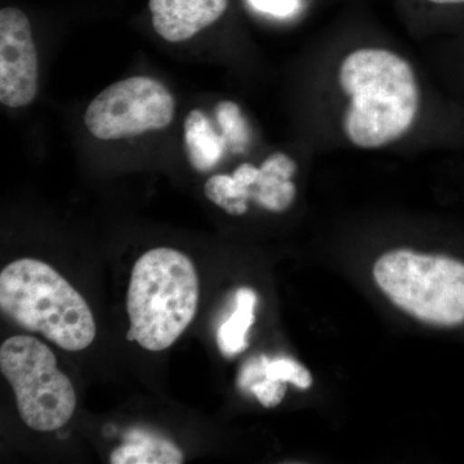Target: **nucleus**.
Wrapping results in <instances>:
<instances>
[{
    "label": "nucleus",
    "instance_id": "obj_1",
    "mask_svg": "<svg viewBox=\"0 0 464 464\" xmlns=\"http://www.w3.org/2000/svg\"><path fill=\"white\" fill-rule=\"evenodd\" d=\"M338 79L350 100L343 132L353 145L380 149L411 130L420 92L405 58L382 48H362L342 61Z\"/></svg>",
    "mask_w": 464,
    "mask_h": 464
},
{
    "label": "nucleus",
    "instance_id": "obj_2",
    "mask_svg": "<svg viewBox=\"0 0 464 464\" xmlns=\"http://www.w3.org/2000/svg\"><path fill=\"white\" fill-rule=\"evenodd\" d=\"M0 308L21 328L41 333L63 350H85L96 338V322L83 295L38 259H17L3 268Z\"/></svg>",
    "mask_w": 464,
    "mask_h": 464
},
{
    "label": "nucleus",
    "instance_id": "obj_3",
    "mask_svg": "<svg viewBox=\"0 0 464 464\" xmlns=\"http://www.w3.org/2000/svg\"><path fill=\"white\" fill-rule=\"evenodd\" d=\"M199 277L185 253L149 250L136 262L127 295V340L148 351L166 350L197 315Z\"/></svg>",
    "mask_w": 464,
    "mask_h": 464
},
{
    "label": "nucleus",
    "instance_id": "obj_4",
    "mask_svg": "<svg viewBox=\"0 0 464 464\" xmlns=\"http://www.w3.org/2000/svg\"><path fill=\"white\" fill-rule=\"evenodd\" d=\"M378 289L406 315L429 325L464 324V262L444 255L400 248L373 266Z\"/></svg>",
    "mask_w": 464,
    "mask_h": 464
},
{
    "label": "nucleus",
    "instance_id": "obj_5",
    "mask_svg": "<svg viewBox=\"0 0 464 464\" xmlns=\"http://www.w3.org/2000/svg\"><path fill=\"white\" fill-rule=\"evenodd\" d=\"M0 371L16 396L24 423L35 431H56L76 408L72 381L58 369L50 347L32 335H14L0 347Z\"/></svg>",
    "mask_w": 464,
    "mask_h": 464
},
{
    "label": "nucleus",
    "instance_id": "obj_6",
    "mask_svg": "<svg viewBox=\"0 0 464 464\" xmlns=\"http://www.w3.org/2000/svg\"><path fill=\"white\" fill-rule=\"evenodd\" d=\"M176 101L166 85L150 76H130L109 85L85 110L92 136L116 141L166 130L172 123Z\"/></svg>",
    "mask_w": 464,
    "mask_h": 464
},
{
    "label": "nucleus",
    "instance_id": "obj_7",
    "mask_svg": "<svg viewBox=\"0 0 464 464\" xmlns=\"http://www.w3.org/2000/svg\"><path fill=\"white\" fill-rule=\"evenodd\" d=\"M38 53L29 18L21 9L0 11V102L17 109L30 105L38 92Z\"/></svg>",
    "mask_w": 464,
    "mask_h": 464
},
{
    "label": "nucleus",
    "instance_id": "obj_8",
    "mask_svg": "<svg viewBox=\"0 0 464 464\" xmlns=\"http://www.w3.org/2000/svg\"><path fill=\"white\" fill-rule=\"evenodd\" d=\"M228 0H149L152 26L164 41L179 43L224 16Z\"/></svg>",
    "mask_w": 464,
    "mask_h": 464
},
{
    "label": "nucleus",
    "instance_id": "obj_9",
    "mask_svg": "<svg viewBox=\"0 0 464 464\" xmlns=\"http://www.w3.org/2000/svg\"><path fill=\"white\" fill-rule=\"evenodd\" d=\"M297 164L283 152L270 155L259 167L257 179L250 188V198L268 212L282 213L292 206L297 188L292 177Z\"/></svg>",
    "mask_w": 464,
    "mask_h": 464
},
{
    "label": "nucleus",
    "instance_id": "obj_10",
    "mask_svg": "<svg viewBox=\"0 0 464 464\" xmlns=\"http://www.w3.org/2000/svg\"><path fill=\"white\" fill-rule=\"evenodd\" d=\"M183 453L174 442L142 429L125 433L124 442L110 456L112 464H179Z\"/></svg>",
    "mask_w": 464,
    "mask_h": 464
},
{
    "label": "nucleus",
    "instance_id": "obj_11",
    "mask_svg": "<svg viewBox=\"0 0 464 464\" xmlns=\"http://www.w3.org/2000/svg\"><path fill=\"white\" fill-rule=\"evenodd\" d=\"M183 132L188 163L198 172H209L224 155V136L216 132L208 116L199 109L191 110L186 116Z\"/></svg>",
    "mask_w": 464,
    "mask_h": 464
},
{
    "label": "nucleus",
    "instance_id": "obj_12",
    "mask_svg": "<svg viewBox=\"0 0 464 464\" xmlns=\"http://www.w3.org/2000/svg\"><path fill=\"white\" fill-rule=\"evenodd\" d=\"M257 293L248 286L235 293V310L218 328L217 344L222 355L234 357L248 347V333L256 320Z\"/></svg>",
    "mask_w": 464,
    "mask_h": 464
},
{
    "label": "nucleus",
    "instance_id": "obj_13",
    "mask_svg": "<svg viewBox=\"0 0 464 464\" xmlns=\"http://www.w3.org/2000/svg\"><path fill=\"white\" fill-rule=\"evenodd\" d=\"M208 200L224 209L230 216H243L248 212L250 198L246 188L227 174H216L204 185Z\"/></svg>",
    "mask_w": 464,
    "mask_h": 464
},
{
    "label": "nucleus",
    "instance_id": "obj_14",
    "mask_svg": "<svg viewBox=\"0 0 464 464\" xmlns=\"http://www.w3.org/2000/svg\"><path fill=\"white\" fill-rule=\"evenodd\" d=\"M264 377L293 384L299 390L311 389L314 384L313 374L306 366L286 356L270 359L264 355Z\"/></svg>",
    "mask_w": 464,
    "mask_h": 464
},
{
    "label": "nucleus",
    "instance_id": "obj_15",
    "mask_svg": "<svg viewBox=\"0 0 464 464\" xmlns=\"http://www.w3.org/2000/svg\"><path fill=\"white\" fill-rule=\"evenodd\" d=\"M216 111L225 141L230 142L237 151H243L248 141V130L239 106L231 101H224L218 103Z\"/></svg>",
    "mask_w": 464,
    "mask_h": 464
},
{
    "label": "nucleus",
    "instance_id": "obj_16",
    "mask_svg": "<svg viewBox=\"0 0 464 464\" xmlns=\"http://www.w3.org/2000/svg\"><path fill=\"white\" fill-rule=\"evenodd\" d=\"M286 390L288 389L284 382L262 377L250 387L249 393L255 395L259 404L264 405L265 408H275V406L282 404Z\"/></svg>",
    "mask_w": 464,
    "mask_h": 464
},
{
    "label": "nucleus",
    "instance_id": "obj_17",
    "mask_svg": "<svg viewBox=\"0 0 464 464\" xmlns=\"http://www.w3.org/2000/svg\"><path fill=\"white\" fill-rule=\"evenodd\" d=\"M250 5L264 14L288 17L299 7V0H249Z\"/></svg>",
    "mask_w": 464,
    "mask_h": 464
},
{
    "label": "nucleus",
    "instance_id": "obj_18",
    "mask_svg": "<svg viewBox=\"0 0 464 464\" xmlns=\"http://www.w3.org/2000/svg\"><path fill=\"white\" fill-rule=\"evenodd\" d=\"M429 2L435 3V5H462L464 0H429Z\"/></svg>",
    "mask_w": 464,
    "mask_h": 464
}]
</instances>
